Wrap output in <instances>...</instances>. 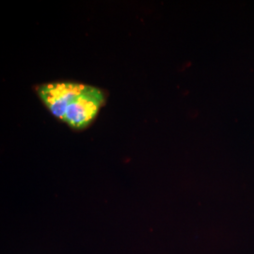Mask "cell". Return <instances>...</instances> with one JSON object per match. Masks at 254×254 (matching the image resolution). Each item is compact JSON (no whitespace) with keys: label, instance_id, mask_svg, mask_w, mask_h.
<instances>
[{"label":"cell","instance_id":"6da1fadb","mask_svg":"<svg viewBox=\"0 0 254 254\" xmlns=\"http://www.w3.org/2000/svg\"><path fill=\"white\" fill-rule=\"evenodd\" d=\"M35 91L55 118L75 131L89 127L106 102L101 89L77 82H50L37 86Z\"/></svg>","mask_w":254,"mask_h":254}]
</instances>
